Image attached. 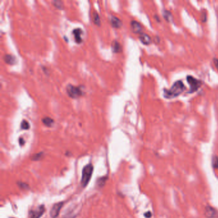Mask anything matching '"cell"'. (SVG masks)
<instances>
[{
	"mask_svg": "<svg viewBox=\"0 0 218 218\" xmlns=\"http://www.w3.org/2000/svg\"><path fill=\"white\" fill-rule=\"evenodd\" d=\"M202 21L203 22H205L206 19H207V16H206V12H203L202 13Z\"/></svg>",
	"mask_w": 218,
	"mask_h": 218,
	"instance_id": "24",
	"label": "cell"
},
{
	"mask_svg": "<svg viewBox=\"0 0 218 218\" xmlns=\"http://www.w3.org/2000/svg\"><path fill=\"white\" fill-rule=\"evenodd\" d=\"M21 129L23 130H28L30 129V124H29L28 122L26 120H22V122H21Z\"/></svg>",
	"mask_w": 218,
	"mask_h": 218,
	"instance_id": "19",
	"label": "cell"
},
{
	"mask_svg": "<svg viewBox=\"0 0 218 218\" xmlns=\"http://www.w3.org/2000/svg\"><path fill=\"white\" fill-rule=\"evenodd\" d=\"M46 208L44 205H40L30 213V218H40L45 213Z\"/></svg>",
	"mask_w": 218,
	"mask_h": 218,
	"instance_id": "6",
	"label": "cell"
},
{
	"mask_svg": "<svg viewBox=\"0 0 218 218\" xmlns=\"http://www.w3.org/2000/svg\"><path fill=\"white\" fill-rule=\"evenodd\" d=\"M213 63L214 64L215 67H216V68L217 69V71H218V58H214Z\"/></svg>",
	"mask_w": 218,
	"mask_h": 218,
	"instance_id": "22",
	"label": "cell"
},
{
	"mask_svg": "<svg viewBox=\"0 0 218 218\" xmlns=\"http://www.w3.org/2000/svg\"><path fill=\"white\" fill-rule=\"evenodd\" d=\"M139 39L140 42L145 46H149L152 42L151 37L149 35L145 33H141L139 35Z\"/></svg>",
	"mask_w": 218,
	"mask_h": 218,
	"instance_id": "9",
	"label": "cell"
},
{
	"mask_svg": "<svg viewBox=\"0 0 218 218\" xmlns=\"http://www.w3.org/2000/svg\"><path fill=\"white\" fill-rule=\"evenodd\" d=\"M93 21H94V24L97 26H100L101 24L100 17L98 16V14L97 12H95L93 13Z\"/></svg>",
	"mask_w": 218,
	"mask_h": 218,
	"instance_id": "16",
	"label": "cell"
},
{
	"mask_svg": "<svg viewBox=\"0 0 218 218\" xmlns=\"http://www.w3.org/2000/svg\"><path fill=\"white\" fill-rule=\"evenodd\" d=\"M162 16L167 22H171L173 21V16L169 10H165L163 12V14H162Z\"/></svg>",
	"mask_w": 218,
	"mask_h": 218,
	"instance_id": "15",
	"label": "cell"
},
{
	"mask_svg": "<svg viewBox=\"0 0 218 218\" xmlns=\"http://www.w3.org/2000/svg\"><path fill=\"white\" fill-rule=\"evenodd\" d=\"M25 143V141L24 140V139H23L22 138H19V144L21 146H22V145H24Z\"/></svg>",
	"mask_w": 218,
	"mask_h": 218,
	"instance_id": "25",
	"label": "cell"
},
{
	"mask_svg": "<svg viewBox=\"0 0 218 218\" xmlns=\"http://www.w3.org/2000/svg\"><path fill=\"white\" fill-rule=\"evenodd\" d=\"M186 87H185L182 81L179 80L175 81L173 84V85L171 86L170 89H164V97L166 98H173L179 97L180 95H181L184 92Z\"/></svg>",
	"mask_w": 218,
	"mask_h": 218,
	"instance_id": "1",
	"label": "cell"
},
{
	"mask_svg": "<svg viewBox=\"0 0 218 218\" xmlns=\"http://www.w3.org/2000/svg\"><path fill=\"white\" fill-rule=\"evenodd\" d=\"M64 205L63 202H58L53 206V207L51 209L50 216L52 218H56L60 214L61 209L63 207Z\"/></svg>",
	"mask_w": 218,
	"mask_h": 218,
	"instance_id": "7",
	"label": "cell"
},
{
	"mask_svg": "<svg viewBox=\"0 0 218 218\" xmlns=\"http://www.w3.org/2000/svg\"><path fill=\"white\" fill-rule=\"evenodd\" d=\"M186 80L190 86V90L188 92L189 94H193V93L198 91L202 85V81L197 79L196 78L191 76V75H187Z\"/></svg>",
	"mask_w": 218,
	"mask_h": 218,
	"instance_id": "3",
	"label": "cell"
},
{
	"mask_svg": "<svg viewBox=\"0 0 218 218\" xmlns=\"http://www.w3.org/2000/svg\"><path fill=\"white\" fill-rule=\"evenodd\" d=\"M203 214L206 218H218V211L211 205L206 206Z\"/></svg>",
	"mask_w": 218,
	"mask_h": 218,
	"instance_id": "5",
	"label": "cell"
},
{
	"mask_svg": "<svg viewBox=\"0 0 218 218\" xmlns=\"http://www.w3.org/2000/svg\"><path fill=\"white\" fill-rule=\"evenodd\" d=\"M52 3L54 6L55 7L58 9H63V3L62 1H59V0H55V1H52Z\"/></svg>",
	"mask_w": 218,
	"mask_h": 218,
	"instance_id": "17",
	"label": "cell"
},
{
	"mask_svg": "<svg viewBox=\"0 0 218 218\" xmlns=\"http://www.w3.org/2000/svg\"><path fill=\"white\" fill-rule=\"evenodd\" d=\"M130 28H131V30L134 33L139 35L142 33V30H143V28H142V26L140 23L134 21V20L130 22Z\"/></svg>",
	"mask_w": 218,
	"mask_h": 218,
	"instance_id": "8",
	"label": "cell"
},
{
	"mask_svg": "<svg viewBox=\"0 0 218 218\" xmlns=\"http://www.w3.org/2000/svg\"><path fill=\"white\" fill-rule=\"evenodd\" d=\"M144 216L146 218H150L152 216V214L150 211H148V212H147L146 213H145Z\"/></svg>",
	"mask_w": 218,
	"mask_h": 218,
	"instance_id": "23",
	"label": "cell"
},
{
	"mask_svg": "<svg viewBox=\"0 0 218 218\" xmlns=\"http://www.w3.org/2000/svg\"><path fill=\"white\" fill-rule=\"evenodd\" d=\"M67 94L72 98H78L83 95V91L79 86L68 85L66 87Z\"/></svg>",
	"mask_w": 218,
	"mask_h": 218,
	"instance_id": "4",
	"label": "cell"
},
{
	"mask_svg": "<svg viewBox=\"0 0 218 218\" xmlns=\"http://www.w3.org/2000/svg\"><path fill=\"white\" fill-rule=\"evenodd\" d=\"M112 50L114 53H120L122 51V46L120 45V43H119L117 40H114L112 42Z\"/></svg>",
	"mask_w": 218,
	"mask_h": 218,
	"instance_id": "13",
	"label": "cell"
},
{
	"mask_svg": "<svg viewBox=\"0 0 218 218\" xmlns=\"http://www.w3.org/2000/svg\"><path fill=\"white\" fill-rule=\"evenodd\" d=\"M42 156V153H38V154L35 155L33 157V158H32V159H33V160H39V159L41 158Z\"/></svg>",
	"mask_w": 218,
	"mask_h": 218,
	"instance_id": "21",
	"label": "cell"
},
{
	"mask_svg": "<svg viewBox=\"0 0 218 218\" xmlns=\"http://www.w3.org/2000/svg\"><path fill=\"white\" fill-rule=\"evenodd\" d=\"M4 62L8 65H12L16 63V58L11 54H5L3 58Z\"/></svg>",
	"mask_w": 218,
	"mask_h": 218,
	"instance_id": "12",
	"label": "cell"
},
{
	"mask_svg": "<svg viewBox=\"0 0 218 218\" xmlns=\"http://www.w3.org/2000/svg\"><path fill=\"white\" fill-rule=\"evenodd\" d=\"M155 18L157 19V21H158V22L160 21V19H159V17H158V16H157V15H156Z\"/></svg>",
	"mask_w": 218,
	"mask_h": 218,
	"instance_id": "26",
	"label": "cell"
},
{
	"mask_svg": "<svg viewBox=\"0 0 218 218\" xmlns=\"http://www.w3.org/2000/svg\"><path fill=\"white\" fill-rule=\"evenodd\" d=\"M94 171V166L92 164H86L83 168L82 171V177L81 180V184L82 187H85L90 181L92 178V175Z\"/></svg>",
	"mask_w": 218,
	"mask_h": 218,
	"instance_id": "2",
	"label": "cell"
},
{
	"mask_svg": "<svg viewBox=\"0 0 218 218\" xmlns=\"http://www.w3.org/2000/svg\"><path fill=\"white\" fill-rule=\"evenodd\" d=\"M106 179H107L106 177H101V178L98 179V181H97V183H98V185H99L100 187L103 186V185H104V184H105V183H106Z\"/></svg>",
	"mask_w": 218,
	"mask_h": 218,
	"instance_id": "20",
	"label": "cell"
},
{
	"mask_svg": "<svg viewBox=\"0 0 218 218\" xmlns=\"http://www.w3.org/2000/svg\"><path fill=\"white\" fill-rule=\"evenodd\" d=\"M42 123L45 125L46 127H51L53 126V124H54V121L52 118L50 117H45L43 118L42 120Z\"/></svg>",
	"mask_w": 218,
	"mask_h": 218,
	"instance_id": "14",
	"label": "cell"
},
{
	"mask_svg": "<svg viewBox=\"0 0 218 218\" xmlns=\"http://www.w3.org/2000/svg\"><path fill=\"white\" fill-rule=\"evenodd\" d=\"M110 22L113 27L115 28H120L122 26V22L121 21V20L118 18L117 17L112 16L110 19Z\"/></svg>",
	"mask_w": 218,
	"mask_h": 218,
	"instance_id": "11",
	"label": "cell"
},
{
	"mask_svg": "<svg viewBox=\"0 0 218 218\" xmlns=\"http://www.w3.org/2000/svg\"><path fill=\"white\" fill-rule=\"evenodd\" d=\"M72 33L74 35L75 41L77 43H81L83 42L82 39V35H83V30L81 28H76L74 29L72 31Z\"/></svg>",
	"mask_w": 218,
	"mask_h": 218,
	"instance_id": "10",
	"label": "cell"
},
{
	"mask_svg": "<svg viewBox=\"0 0 218 218\" xmlns=\"http://www.w3.org/2000/svg\"><path fill=\"white\" fill-rule=\"evenodd\" d=\"M212 166L214 169H218V156H214L212 158Z\"/></svg>",
	"mask_w": 218,
	"mask_h": 218,
	"instance_id": "18",
	"label": "cell"
}]
</instances>
